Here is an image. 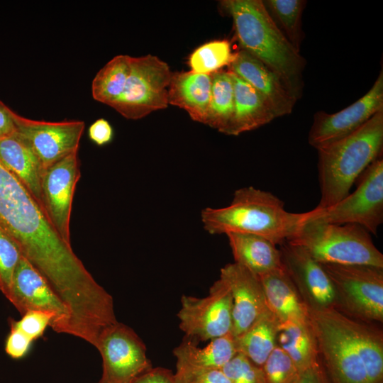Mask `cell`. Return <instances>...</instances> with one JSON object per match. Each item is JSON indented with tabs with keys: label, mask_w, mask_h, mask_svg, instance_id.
I'll return each instance as SVG.
<instances>
[{
	"label": "cell",
	"mask_w": 383,
	"mask_h": 383,
	"mask_svg": "<svg viewBox=\"0 0 383 383\" xmlns=\"http://www.w3.org/2000/svg\"><path fill=\"white\" fill-rule=\"evenodd\" d=\"M329 383H383V333L336 308L309 310Z\"/></svg>",
	"instance_id": "obj_1"
},
{
	"label": "cell",
	"mask_w": 383,
	"mask_h": 383,
	"mask_svg": "<svg viewBox=\"0 0 383 383\" xmlns=\"http://www.w3.org/2000/svg\"><path fill=\"white\" fill-rule=\"evenodd\" d=\"M243 50L276 73L297 100L302 93L306 60L277 28L262 0H223Z\"/></svg>",
	"instance_id": "obj_2"
},
{
	"label": "cell",
	"mask_w": 383,
	"mask_h": 383,
	"mask_svg": "<svg viewBox=\"0 0 383 383\" xmlns=\"http://www.w3.org/2000/svg\"><path fill=\"white\" fill-rule=\"evenodd\" d=\"M306 217V212H289L277 196L253 187L237 189L228 206L207 207L201 213L204 228L210 234H253L276 245L289 239Z\"/></svg>",
	"instance_id": "obj_3"
},
{
	"label": "cell",
	"mask_w": 383,
	"mask_h": 383,
	"mask_svg": "<svg viewBox=\"0 0 383 383\" xmlns=\"http://www.w3.org/2000/svg\"><path fill=\"white\" fill-rule=\"evenodd\" d=\"M383 110L349 136L318 149L321 199L316 209L347 196L360 174L382 155Z\"/></svg>",
	"instance_id": "obj_4"
},
{
	"label": "cell",
	"mask_w": 383,
	"mask_h": 383,
	"mask_svg": "<svg viewBox=\"0 0 383 383\" xmlns=\"http://www.w3.org/2000/svg\"><path fill=\"white\" fill-rule=\"evenodd\" d=\"M320 263L367 265L383 267V255L370 233L353 223L335 224L306 219L287 240Z\"/></svg>",
	"instance_id": "obj_5"
},
{
	"label": "cell",
	"mask_w": 383,
	"mask_h": 383,
	"mask_svg": "<svg viewBox=\"0 0 383 383\" xmlns=\"http://www.w3.org/2000/svg\"><path fill=\"white\" fill-rule=\"evenodd\" d=\"M321 264L334 287L337 309L367 323L383 322V267Z\"/></svg>",
	"instance_id": "obj_6"
},
{
	"label": "cell",
	"mask_w": 383,
	"mask_h": 383,
	"mask_svg": "<svg viewBox=\"0 0 383 383\" xmlns=\"http://www.w3.org/2000/svg\"><path fill=\"white\" fill-rule=\"evenodd\" d=\"M356 189L339 202L323 209L306 212V219L345 224L353 223L377 235L383 223V158L372 162L360 174Z\"/></svg>",
	"instance_id": "obj_7"
},
{
	"label": "cell",
	"mask_w": 383,
	"mask_h": 383,
	"mask_svg": "<svg viewBox=\"0 0 383 383\" xmlns=\"http://www.w3.org/2000/svg\"><path fill=\"white\" fill-rule=\"evenodd\" d=\"M172 74L169 65L155 55L131 57L126 87L111 107L131 120L166 109Z\"/></svg>",
	"instance_id": "obj_8"
},
{
	"label": "cell",
	"mask_w": 383,
	"mask_h": 383,
	"mask_svg": "<svg viewBox=\"0 0 383 383\" xmlns=\"http://www.w3.org/2000/svg\"><path fill=\"white\" fill-rule=\"evenodd\" d=\"M96 348L102 358L99 383H133L152 368L145 343L128 326L116 321L100 333Z\"/></svg>",
	"instance_id": "obj_9"
},
{
	"label": "cell",
	"mask_w": 383,
	"mask_h": 383,
	"mask_svg": "<svg viewBox=\"0 0 383 383\" xmlns=\"http://www.w3.org/2000/svg\"><path fill=\"white\" fill-rule=\"evenodd\" d=\"M233 301L230 289L220 278L210 287L209 294L199 298L183 295L177 313L179 328L187 337L201 341L231 333Z\"/></svg>",
	"instance_id": "obj_10"
},
{
	"label": "cell",
	"mask_w": 383,
	"mask_h": 383,
	"mask_svg": "<svg viewBox=\"0 0 383 383\" xmlns=\"http://www.w3.org/2000/svg\"><path fill=\"white\" fill-rule=\"evenodd\" d=\"M383 110V72L370 89L357 101L335 113L317 111L309 133V143L316 150L329 145L362 127Z\"/></svg>",
	"instance_id": "obj_11"
},
{
	"label": "cell",
	"mask_w": 383,
	"mask_h": 383,
	"mask_svg": "<svg viewBox=\"0 0 383 383\" xmlns=\"http://www.w3.org/2000/svg\"><path fill=\"white\" fill-rule=\"evenodd\" d=\"M15 132L33 150L43 170L78 151L85 123L82 121L49 122L23 117L12 110Z\"/></svg>",
	"instance_id": "obj_12"
},
{
	"label": "cell",
	"mask_w": 383,
	"mask_h": 383,
	"mask_svg": "<svg viewBox=\"0 0 383 383\" xmlns=\"http://www.w3.org/2000/svg\"><path fill=\"white\" fill-rule=\"evenodd\" d=\"M8 300L22 316L30 310L51 313L50 327L57 333L71 335L70 311L46 279L22 255L14 272Z\"/></svg>",
	"instance_id": "obj_13"
},
{
	"label": "cell",
	"mask_w": 383,
	"mask_h": 383,
	"mask_svg": "<svg viewBox=\"0 0 383 383\" xmlns=\"http://www.w3.org/2000/svg\"><path fill=\"white\" fill-rule=\"evenodd\" d=\"M80 176L78 151H75L44 169L41 178L40 205L57 233L69 243L73 196Z\"/></svg>",
	"instance_id": "obj_14"
},
{
	"label": "cell",
	"mask_w": 383,
	"mask_h": 383,
	"mask_svg": "<svg viewBox=\"0 0 383 383\" xmlns=\"http://www.w3.org/2000/svg\"><path fill=\"white\" fill-rule=\"evenodd\" d=\"M279 246L282 265L309 309L336 308L334 287L321 264L287 241Z\"/></svg>",
	"instance_id": "obj_15"
},
{
	"label": "cell",
	"mask_w": 383,
	"mask_h": 383,
	"mask_svg": "<svg viewBox=\"0 0 383 383\" xmlns=\"http://www.w3.org/2000/svg\"><path fill=\"white\" fill-rule=\"evenodd\" d=\"M220 279L228 287L233 301L232 329L235 338L269 310L260 277L233 262L221 269Z\"/></svg>",
	"instance_id": "obj_16"
},
{
	"label": "cell",
	"mask_w": 383,
	"mask_h": 383,
	"mask_svg": "<svg viewBox=\"0 0 383 383\" xmlns=\"http://www.w3.org/2000/svg\"><path fill=\"white\" fill-rule=\"evenodd\" d=\"M229 70L243 79L268 103L276 118L292 113L296 99L279 76L244 50L235 53Z\"/></svg>",
	"instance_id": "obj_17"
},
{
	"label": "cell",
	"mask_w": 383,
	"mask_h": 383,
	"mask_svg": "<svg viewBox=\"0 0 383 383\" xmlns=\"http://www.w3.org/2000/svg\"><path fill=\"white\" fill-rule=\"evenodd\" d=\"M237 353L231 333L213 339L203 348L184 341L173 350L177 359L176 382L188 383L202 373L221 370Z\"/></svg>",
	"instance_id": "obj_18"
},
{
	"label": "cell",
	"mask_w": 383,
	"mask_h": 383,
	"mask_svg": "<svg viewBox=\"0 0 383 383\" xmlns=\"http://www.w3.org/2000/svg\"><path fill=\"white\" fill-rule=\"evenodd\" d=\"M259 277L268 309L279 323L310 322L309 309L284 266Z\"/></svg>",
	"instance_id": "obj_19"
},
{
	"label": "cell",
	"mask_w": 383,
	"mask_h": 383,
	"mask_svg": "<svg viewBox=\"0 0 383 383\" xmlns=\"http://www.w3.org/2000/svg\"><path fill=\"white\" fill-rule=\"evenodd\" d=\"M211 85V74L173 72L168 87V104L184 109L193 121L205 124Z\"/></svg>",
	"instance_id": "obj_20"
},
{
	"label": "cell",
	"mask_w": 383,
	"mask_h": 383,
	"mask_svg": "<svg viewBox=\"0 0 383 383\" xmlns=\"http://www.w3.org/2000/svg\"><path fill=\"white\" fill-rule=\"evenodd\" d=\"M0 162L40 204L43 166L30 147L16 132L0 139Z\"/></svg>",
	"instance_id": "obj_21"
},
{
	"label": "cell",
	"mask_w": 383,
	"mask_h": 383,
	"mask_svg": "<svg viewBox=\"0 0 383 383\" xmlns=\"http://www.w3.org/2000/svg\"><path fill=\"white\" fill-rule=\"evenodd\" d=\"M235 263L259 276L283 267L277 245L268 239L253 234H226Z\"/></svg>",
	"instance_id": "obj_22"
},
{
	"label": "cell",
	"mask_w": 383,
	"mask_h": 383,
	"mask_svg": "<svg viewBox=\"0 0 383 383\" xmlns=\"http://www.w3.org/2000/svg\"><path fill=\"white\" fill-rule=\"evenodd\" d=\"M230 72L234 88V114L229 135H238L274 120L276 116L262 95L243 79Z\"/></svg>",
	"instance_id": "obj_23"
},
{
	"label": "cell",
	"mask_w": 383,
	"mask_h": 383,
	"mask_svg": "<svg viewBox=\"0 0 383 383\" xmlns=\"http://www.w3.org/2000/svg\"><path fill=\"white\" fill-rule=\"evenodd\" d=\"M279 325L276 316L267 310L245 332L234 338L237 352L262 367L277 346Z\"/></svg>",
	"instance_id": "obj_24"
},
{
	"label": "cell",
	"mask_w": 383,
	"mask_h": 383,
	"mask_svg": "<svg viewBox=\"0 0 383 383\" xmlns=\"http://www.w3.org/2000/svg\"><path fill=\"white\" fill-rule=\"evenodd\" d=\"M277 345L292 359L301 372L320 360L316 338L309 323H279Z\"/></svg>",
	"instance_id": "obj_25"
},
{
	"label": "cell",
	"mask_w": 383,
	"mask_h": 383,
	"mask_svg": "<svg viewBox=\"0 0 383 383\" xmlns=\"http://www.w3.org/2000/svg\"><path fill=\"white\" fill-rule=\"evenodd\" d=\"M212 85L205 124L229 135L234 114V88L231 73L218 71L212 73Z\"/></svg>",
	"instance_id": "obj_26"
},
{
	"label": "cell",
	"mask_w": 383,
	"mask_h": 383,
	"mask_svg": "<svg viewBox=\"0 0 383 383\" xmlns=\"http://www.w3.org/2000/svg\"><path fill=\"white\" fill-rule=\"evenodd\" d=\"M131 57L118 55L96 73L91 83L93 98L112 106L123 93L131 70Z\"/></svg>",
	"instance_id": "obj_27"
},
{
	"label": "cell",
	"mask_w": 383,
	"mask_h": 383,
	"mask_svg": "<svg viewBox=\"0 0 383 383\" xmlns=\"http://www.w3.org/2000/svg\"><path fill=\"white\" fill-rule=\"evenodd\" d=\"M270 17L290 44L300 52L304 33L301 17L305 0H264Z\"/></svg>",
	"instance_id": "obj_28"
},
{
	"label": "cell",
	"mask_w": 383,
	"mask_h": 383,
	"mask_svg": "<svg viewBox=\"0 0 383 383\" xmlns=\"http://www.w3.org/2000/svg\"><path fill=\"white\" fill-rule=\"evenodd\" d=\"M235 53L232 52L228 40H212L192 52L189 65L191 71L194 72L210 74L220 71L225 66H230L235 59Z\"/></svg>",
	"instance_id": "obj_29"
},
{
	"label": "cell",
	"mask_w": 383,
	"mask_h": 383,
	"mask_svg": "<svg viewBox=\"0 0 383 383\" xmlns=\"http://www.w3.org/2000/svg\"><path fill=\"white\" fill-rule=\"evenodd\" d=\"M262 368L266 383H296L301 374L289 356L277 345Z\"/></svg>",
	"instance_id": "obj_30"
},
{
	"label": "cell",
	"mask_w": 383,
	"mask_h": 383,
	"mask_svg": "<svg viewBox=\"0 0 383 383\" xmlns=\"http://www.w3.org/2000/svg\"><path fill=\"white\" fill-rule=\"evenodd\" d=\"M22 255L18 244L0 228V291L7 299L10 296L15 270Z\"/></svg>",
	"instance_id": "obj_31"
},
{
	"label": "cell",
	"mask_w": 383,
	"mask_h": 383,
	"mask_svg": "<svg viewBox=\"0 0 383 383\" xmlns=\"http://www.w3.org/2000/svg\"><path fill=\"white\" fill-rule=\"evenodd\" d=\"M221 371L231 383H266L262 367L240 353H237Z\"/></svg>",
	"instance_id": "obj_32"
},
{
	"label": "cell",
	"mask_w": 383,
	"mask_h": 383,
	"mask_svg": "<svg viewBox=\"0 0 383 383\" xmlns=\"http://www.w3.org/2000/svg\"><path fill=\"white\" fill-rule=\"evenodd\" d=\"M54 319L55 316L51 313L30 310L22 315L20 320L9 318V322L35 341L43 335L47 327L50 326Z\"/></svg>",
	"instance_id": "obj_33"
},
{
	"label": "cell",
	"mask_w": 383,
	"mask_h": 383,
	"mask_svg": "<svg viewBox=\"0 0 383 383\" xmlns=\"http://www.w3.org/2000/svg\"><path fill=\"white\" fill-rule=\"evenodd\" d=\"M9 323L10 331L5 340V352L12 359H22L29 353L33 341L19 328Z\"/></svg>",
	"instance_id": "obj_34"
},
{
	"label": "cell",
	"mask_w": 383,
	"mask_h": 383,
	"mask_svg": "<svg viewBox=\"0 0 383 383\" xmlns=\"http://www.w3.org/2000/svg\"><path fill=\"white\" fill-rule=\"evenodd\" d=\"M88 135L94 144L103 146L109 144L113 140V129L107 120L101 118L90 125Z\"/></svg>",
	"instance_id": "obj_35"
},
{
	"label": "cell",
	"mask_w": 383,
	"mask_h": 383,
	"mask_svg": "<svg viewBox=\"0 0 383 383\" xmlns=\"http://www.w3.org/2000/svg\"><path fill=\"white\" fill-rule=\"evenodd\" d=\"M133 383H177L171 370L163 367L150 368Z\"/></svg>",
	"instance_id": "obj_36"
},
{
	"label": "cell",
	"mask_w": 383,
	"mask_h": 383,
	"mask_svg": "<svg viewBox=\"0 0 383 383\" xmlns=\"http://www.w3.org/2000/svg\"><path fill=\"white\" fill-rule=\"evenodd\" d=\"M296 383H329L323 365L319 362L302 371Z\"/></svg>",
	"instance_id": "obj_37"
},
{
	"label": "cell",
	"mask_w": 383,
	"mask_h": 383,
	"mask_svg": "<svg viewBox=\"0 0 383 383\" xmlns=\"http://www.w3.org/2000/svg\"><path fill=\"white\" fill-rule=\"evenodd\" d=\"M12 110L0 100V139L15 133Z\"/></svg>",
	"instance_id": "obj_38"
},
{
	"label": "cell",
	"mask_w": 383,
	"mask_h": 383,
	"mask_svg": "<svg viewBox=\"0 0 383 383\" xmlns=\"http://www.w3.org/2000/svg\"><path fill=\"white\" fill-rule=\"evenodd\" d=\"M188 383H231L221 370H213L202 373Z\"/></svg>",
	"instance_id": "obj_39"
},
{
	"label": "cell",
	"mask_w": 383,
	"mask_h": 383,
	"mask_svg": "<svg viewBox=\"0 0 383 383\" xmlns=\"http://www.w3.org/2000/svg\"><path fill=\"white\" fill-rule=\"evenodd\" d=\"M97 383H99V382H97Z\"/></svg>",
	"instance_id": "obj_40"
}]
</instances>
